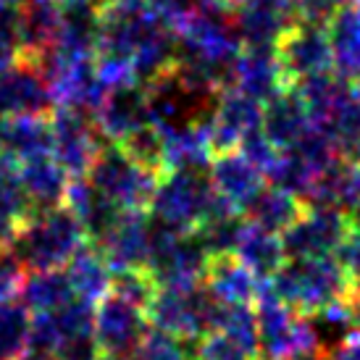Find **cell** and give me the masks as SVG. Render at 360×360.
I'll use <instances>...</instances> for the list:
<instances>
[{"instance_id":"cell-26","label":"cell","mask_w":360,"mask_h":360,"mask_svg":"<svg viewBox=\"0 0 360 360\" xmlns=\"http://www.w3.org/2000/svg\"><path fill=\"white\" fill-rule=\"evenodd\" d=\"M302 210H305V205H302V200L297 195H292V192L266 181L255 192V198L242 208V216L252 226L281 234L287 226H292L297 221V216H300Z\"/></svg>"},{"instance_id":"cell-29","label":"cell","mask_w":360,"mask_h":360,"mask_svg":"<svg viewBox=\"0 0 360 360\" xmlns=\"http://www.w3.org/2000/svg\"><path fill=\"white\" fill-rule=\"evenodd\" d=\"M290 87H295V92L300 95L302 105H305L310 121L316 127H321L329 119L331 113L342 105V101L352 92V84L345 77H340L337 71L313 74V77H305V79L295 82Z\"/></svg>"},{"instance_id":"cell-31","label":"cell","mask_w":360,"mask_h":360,"mask_svg":"<svg viewBox=\"0 0 360 360\" xmlns=\"http://www.w3.org/2000/svg\"><path fill=\"white\" fill-rule=\"evenodd\" d=\"M77 295L71 290V281L66 276V269H45V271H27L21 281L19 300L32 313H48L60 305L74 300Z\"/></svg>"},{"instance_id":"cell-6","label":"cell","mask_w":360,"mask_h":360,"mask_svg":"<svg viewBox=\"0 0 360 360\" xmlns=\"http://www.w3.org/2000/svg\"><path fill=\"white\" fill-rule=\"evenodd\" d=\"M87 179H90L108 200L116 202L119 208L148 210L160 174L137 166L127 153L121 150L119 145L108 142V145L98 153V158L92 160L90 171H87Z\"/></svg>"},{"instance_id":"cell-5","label":"cell","mask_w":360,"mask_h":360,"mask_svg":"<svg viewBox=\"0 0 360 360\" xmlns=\"http://www.w3.org/2000/svg\"><path fill=\"white\" fill-rule=\"evenodd\" d=\"M208 252L192 231H176L153 221L148 274L158 287H198L205 279Z\"/></svg>"},{"instance_id":"cell-39","label":"cell","mask_w":360,"mask_h":360,"mask_svg":"<svg viewBox=\"0 0 360 360\" xmlns=\"http://www.w3.org/2000/svg\"><path fill=\"white\" fill-rule=\"evenodd\" d=\"M237 150L250 160L255 169L263 171V176H266V171L276 163V158H279V153H281L279 148H276V145L266 137V131H263V129L248 131V134L240 140V148H237Z\"/></svg>"},{"instance_id":"cell-22","label":"cell","mask_w":360,"mask_h":360,"mask_svg":"<svg viewBox=\"0 0 360 360\" xmlns=\"http://www.w3.org/2000/svg\"><path fill=\"white\" fill-rule=\"evenodd\" d=\"M326 37L334 53V71L347 82L360 79V6L345 0L326 21Z\"/></svg>"},{"instance_id":"cell-43","label":"cell","mask_w":360,"mask_h":360,"mask_svg":"<svg viewBox=\"0 0 360 360\" xmlns=\"http://www.w3.org/2000/svg\"><path fill=\"white\" fill-rule=\"evenodd\" d=\"M329 358L331 360H360V329L355 331V334H350L337 350H331Z\"/></svg>"},{"instance_id":"cell-46","label":"cell","mask_w":360,"mask_h":360,"mask_svg":"<svg viewBox=\"0 0 360 360\" xmlns=\"http://www.w3.org/2000/svg\"><path fill=\"white\" fill-rule=\"evenodd\" d=\"M58 6H69V3H103V0H56Z\"/></svg>"},{"instance_id":"cell-3","label":"cell","mask_w":360,"mask_h":360,"mask_svg":"<svg viewBox=\"0 0 360 360\" xmlns=\"http://www.w3.org/2000/svg\"><path fill=\"white\" fill-rule=\"evenodd\" d=\"M224 305L213 297L205 284L198 287H158L148 305L153 329L169 331L181 340H200L221 326Z\"/></svg>"},{"instance_id":"cell-44","label":"cell","mask_w":360,"mask_h":360,"mask_svg":"<svg viewBox=\"0 0 360 360\" xmlns=\"http://www.w3.org/2000/svg\"><path fill=\"white\" fill-rule=\"evenodd\" d=\"M16 60H19V48L13 42L0 40V74H6Z\"/></svg>"},{"instance_id":"cell-7","label":"cell","mask_w":360,"mask_h":360,"mask_svg":"<svg viewBox=\"0 0 360 360\" xmlns=\"http://www.w3.org/2000/svg\"><path fill=\"white\" fill-rule=\"evenodd\" d=\"M53 131V158L66 169L69 176H87L92 160L108 145L98 131V124L90 113L71 105L56 103L48 113Z\"/></svg>"},{"instance_id":"cell-18","label":"cell","mask_w":360,"mask_h":360,"mask_svg":"<svg viewBox=\"0 0 360 360\" xmlns=\"http://www.w3.org/2000/svg\"><path fill=\"white\" fill-rule=\"evenodd\" d=\"M234 87L252 95L260 103H266L279 90H284L287 82L281 77L276 45L242 48L234 63Z\"/></svg>"},{"instance_id":"cell-28","label":"cell","mask_w":360,"mask_h":360,"mask_svg":"<svg viewBox=\"0 0 360 360\" xmlns=\"http://www.w3.org/2000/svg\"><path fill=\"white\" fill-rule=\"evenodd\" d=\"M305 319H308L310 329H313L319 350L323 352L337 350L350 334H355L360 329V313L352 295L329 302V305H323L319 310H313Z\"/></svg>"},{"instance_id":"cell-4","label":"cell","mask_w":360,"mask_h":360,"mask_svg":"<svg viewBox=\"0 0 360 360\" xmlns=\"http://www.w3.org/2000/svg\"><path fill=\"white\" fill-rule=\"evenodd\" d=\"M213 195L216 192H213L208 171H163L155 184L148 213L153 221L169 229L195 231Z\"/></svg>"},{"instance_id":"cell-52","label":"cell","mask_w":360,"mask_h":360,"mask_svg":"<svg viewBox=\"0 0 360 360\" xmlns=\"http://www.w3.org/2000/svg\"><path fill=\"white\" fill-rule=\"evenodd\" d=\"M103 3H105V0H103Z\"/></svg>"},{"instance_id":"cell-25","label":"cell","mask_w":360,"mask_h":360,"mask_svg":"<svg viewBox=\"0 0 360 360\" xmlns=\"http://www.w3.org/2000/svg\"><path fill=\"white\" fill-rule=\"evenodd\" d=\"M0 153L8 155L16 166L24 160L51 155L53 131L48 116H11L3 121V145Z\"/></svg>"},{"instance_id":"cell-42","label":"cell","mask_w":360,"mask_h":360,"mask_svg":"<svg viewBox=\"0 0 360 360\" xmlns=\"http://www.w3.org/2000/svg\"><path fill=\"white\" fill-rule=\"evenodd\" d=\"M0 40L19 48V6L0 0Z\"/></svg>"},{"instance_id":"cell-38","label":"cell","mask_w":360,"mask_h":360,"mask_svg":"<svg viewBox=\"0 0 360 360\" xmlns=\"http://www.w3.org/2000/svg\"><path fill=\"white\" fill-rule=\"evenodd\" d=\"M195 360H260L258 350L226 331H210L198 340Z\"/></svg>"},{"instance_id":"cell-30","label":"cell","mask_w":360,"mask_h":360,"mask_svg":"<svg viewBox=\"0 0 360 360\" xmlns=\"http://www.w3.org/2000/svg\"><path fill=\"white\" fill-rule=\"evenodd\" d=\"M234 255H237L258 279H271V276L284 266V260H287V252H284V245H281V234L266 231V229H260V226H252V224L245 226Z\"/></svg>"},{"instance_id":"cell-24","label":"cell","mask_w":360,"mask_h":360,"mask_svg":"<svg viewBox=\"0 0 360 360\" xmlns=\"http://www.w3.org/2000/svg\"><path fill=\"white\" fill-rule=\"evenodd\" d=\"M245 226H248V221L242 216V210L237 205H231L229 200L213 195L205 216L192 234L200 240L208 255H229L237 250Z\"/></svg>"},{"instance_id":"cell-20","label":"cell","mask_w":360,"mask_h":360,"mask_svg":"<svg viewBox=\"0 0 360 360\" xmlns=\"http://www.w3.org/2000/svg\"><path fill=\"white\" fill-rule=\"evenodd\" d=\"M310 124L313 121H310L308 110L302 105L300 95L295 92V87H284L263 103L260 129L266 131V137L279 150H290L292 145L310 129Z\"/></svg>"},{"instance_id":"cell-32","label":"cell","mask_w":360,"mask_h":360,"mask_svg":"<svg viewBox=\"0 0 360 360\" xmlns=\"http://www.w3.org/2000/svg\"><path fill=\"white\" fill-rule=\"evenodd\" d=\"M321 129L331 137L340 158L360 163V95L355 92V87L342 101L340 108L321 124Z\"/></svg>"},{"instance_id":"cell-12","label":"cell","mask_w":360,"mask_h":360,"mask_svg":"<svg viewBox=\"0 0 360 360\" xmlns=\"http://www.w3.org/2000/svg\"><path fill=\"white\" fill-rule=\"evenodd\" d=\"M263 103L252 95L226 87L216 98V110L208 124V142L213 153H229L240 148V140L252 129H260Z\"/></svg>"},{"instance_id":"cell-15","label":"cell","mask_w":360,"mask_h":360,"mask_svg":"<svg viewBox=\"0 0 360 360\" xmlns=\"http://www.w3.org/2000/svg\"><path fill=\"white\" fill-rule=\"evenodd\" d=\"M98 131L105 142L119 145L124 137H129L134 129L150 124V108H148V90L140 82L121 84L108 90L103 105L95 113Z\"/></svg>"},{"instance_id":"cell-9","label":"cell","mask_w":360,"mask_h":360,"mask_svg":"<svg viewBox=\"0 0 360 360\" xmlns=\"http://www.w3.org/2000/svg\"><path fill=\"white\" fill-rule=\"evenodd\" d=\"M92 331L103 360H131L150 331V321L142 308L116 295H105L101 302H95Z\"/></svg>"},{"instance_id":"cell-48","label":"cell","mask_w":360,"mask_h":360,"mask_svg":"<svg viewBox=\"0 0 360 360\" xmlns=\"http://www.w3.org/2000/svg\"><path fill=\"white\" fill-rule=\"evenodd\" d=\"M3 3H13V6H21L24 0H3Z\"/></svg>"},{"instance_id":"cell-41","label":"cell","mask_w":360,"mask_h":360,"mask_svg":"<svg viewBox=\"0 0 360 360\" xmlns=\"http://www.w3.org/2000/svg\"><path fill=\"white\" fill-rule=\"evenodd\" d=\"M345 0H297V11H300V21L305 24H319L326 27V21L334 16V11L340 8Z\"/></svg>"},{"instance_id":"cell-51","label":"cell","mask_w":360,"mask_h":360,"mask_svg":"<svg viewBox=\"0 0 360 360\" xmlns=\"http://www.w3.org/2000/svg\"><path fill=\"white\" fill-rule=\"evenodd\" d=\"M350 3H358V6H360V0H350Z\"/></svg>"},{"instance_id":"cell-1","label":"cell","mask_w":360,"mask_h":360,"mask_svg":"<svg viewBox=\"0 0 360 360\" xmlns=\"http://www.w3.org/2000/svg\"><path fill=\"white\" fill-rule=\"evenodd\" d=\"M87 242L77 216L66 205L32 210L13 234L8 248L24 271L63 269L74 252Z\"/></svg>"},{"instance_id":"cell-47","label":"cell","mask_w":360,"mask_h":360,"mask_svg":"<svg viewBox=\"0 0 360 360\" xmlns=\"http://www.w3.org/2000/svg\"><path fill=\"white\" fill-rule=\"evenodd\" d=\"M216 3H221V6H229V8H237V6H242L245 0H216Z\"/></svg>"},{"instance_id":"cell-40","label":"cell","mask_w":360,"mask_h":360,"mask_svg":"<svg viewBox=\"0 0 360 360\" xmlns=\"http://www.w3.org/2000/svg\"><path fill=\"white\" fill-rule=\"evenodd\" d=\"M27 271L19 266V260L11 255L8 248L0 245V302L16 300Z\"/></svg>"},{"instance_id":"cell-10","label":"cell","mask_w":360,"mask_h":360,"mask_svg":"<svg viewBox=\"0 0 360 360\" xmlns=\"http://www.w3.org/2000/svg\"><path fill=\"white\" fill-rule=\"evenodd\" d=\"M276 58H279V69L287 87L313 74L334 71V53L326 37V27L305 24V21L295 24L276 42Z\"/></svg>"},{"instance_id":"cell-17","label":"cell","mask_w":360,"mask_h":360,"mask_svg":"<svg viewBox=\"0 0 360 360\" xmlns=\"http://www.w3.org/2000/svg\"><path fill=\"white\" fill-rule=\"evenodd\" d=\"M63 205L77 216V221L87 234V242H92V245H98L108 234L110 226L119 221L121 210H124L113 200H108L87 176H71Z\"/></svg>"},{"instance_id":"cell-50","label":"cell","mask_w":360,"mask_h":360,"mask_svg":"<svg viewBox=\"0 0 360 360\" xmlns=\"http://www.w3.org/2000/svg\"><path fill=\"white\" fill-rule=\"evenodd\" d=\"M355 305H358V313H360V297H355Z\"/></svg>"},{"instance_id":"cell-16","label":"cell","mask_w":360,"mask_h":360,"mask_svg":"<svg viewBox=\"0 0 360 360\" xmlns=\"http://www.w3.org/2000/svg\"><path fill=\"white\" fill-rule=\"evenodd\" d=\"M208 176L210 184H213V192L224 200H229L231 205H237L240 210L266 184L263 171L255 169L240 150L213 153V158L208 163Z\"/></svg>"},{"instance_id":"cell-35","label":"cell","mask_w":360,"mask_h":360,"mask_svg":"<svg viewBox=\"0 0 360 360\" xmlns=\"http://www.w3.org/2000/svg\"><path fill=\"white\" fill-rule=\"evenodd\" d=\"M119 148L142 169L155 171V174L166 171V142H163V131L155 124H145L140 129H134L129 137L119 142Z\"/></svg>"},{"instance_id":"cell-8","label":"cell","mask_w":360,"mask_h":360,"mask_svg":"<svg viewBox=\"0 0 360 360\" xmlns=\"http://www.w3.org/2000/svg\"><path fill=\"white\" fill-rule=\"evenodd\" d=\"M350 229L352 221L342 208L305 205L297 221L281 231V245L287 258H326L340 250Z\"/></svg>"},{"instance_id":"cell-49","label":"cell","mask_w":360,"mask_h":360,"mask_svg":"<svg viewBox=\"0 0 360 360\" xmlns=\"http://www.w3.org/2000/svg\"><path fill=\"white\" fill-rule=\"evenodd\" d=\"M3 121L6 119H0V145H3Z\"/></svg>"},{"instance_id":"cell-27","label":"cell","mask_w":360,"mask_h":360,"mask_svg":"<svg viewBox=\"0 0 360 360\" xmlns=\"http://www.w3.org/2000/svg\"><path fill=\"white\" fill-rule=\"evenodd\" d=\"M63 269H66V276L71 281V290L79 300L95 305L110 292V274L113 271L92 242H84Z\"/></svg>"},{"instance_id":"cell-2","label":"cell","mask_w":360,"mask_h":360,"mask_svg":"<svg viewBox=\"0 0 360 360\" xmlns=\"http://www.w3.org/2000/svg\"><path fill=\"white\" fill-rule=\"evenodd\" d=\"M269 281V287L292 310L308 316L334 300L350 295V276L334 255L326 258H287Z\"/></svg>"},{"instance_id":"cell-34","label":"cell","mask_w":360,"mask_h":360,"mask_svg":"<svg viewBox=\"0 0 360 360\" xmlns=\"http://www.w3.org/2000/svg\"><path fill=\"white\" fill-rule=\"evenodd\" d=\"M32 310L21 300L0 302V360H16L27 347Z\"/></svg>"},{"instance_id":"cell-23","label":"cell","mask_w":360,"mask_h":360,"mask_svg":"<svg viewBox=\"0 0 360 360\" xmlns=\"http://www.w3.org/2000/svg\"><path fill=\"white\" fill-rule=\"evenodd\" d=\"M19 181L27 200L32 202V210H42L63 205L71 176L53 155H40L19 163Z\"/></svg>"},{"instance_id":"cell-14","label":"cell","mask_w":360,"mask_h":360,"mask_svg":"<svg viewBox=\"0 0 360 360\" xmlns=\"http://www.w3.org/2000/svg\"><path fill=\"white\" fill-rule=\"evenodd\" d=\"M295 24H300L297 0H245L234 8V30L242 48L276 45Z\"/></svg>"},{"instance_id":"cell-11","label":"cell","mask_w":360,"mask_h":360,"mask_svg":"<svg viewBox=\"0 0 360 360\" xmlns=\"http://www.w3.org/2000/svg\"><path fill=\"white\" fill-rule=\"evenodd\" d=\"M53 105L51 84L37 63L19 58L6 74H0V119L48 116Z\"/></svg>"},{"instance_id":"cell-19","label":"cell","mask_w":360,"mask_h":360,"mask_svg":"<svg viewBox=\"0 0 360 360\" xmlns=\"http://www.w3.org/2000/svg\"><path fill=\"white\" fill-rule=\"evenodd\" d=\"M60 30V6L56 0H24L19 6V58L40 63Z\"/></svg>"},{"instance_id":"cell-45","label":"cell","mask_w":360,"mask_h":360,"mask_svg":"<svg viewBox=\"0 0 360 360\" xmlns=\"http://www.w3.org/2000/svg\"><path fill=\"white\" fill-rule=\"evenodd\" d=\"M295 360H331V358H329V352H323V350H310V352H305V355H300V358H295Z\"/></svg>"},{"instance_id":"cell-37","label":"cell","mask_w":360,"mask_h":360,"mask_svg":"<svg viewBox=\"0 0 360 360\" xmlns=\"http://www.w3.org/2000/svg\"><path fill=\"white\" fill-rule=\"evenodd\" d=\"M155 290H158V284L153 281L148 269H121L110 274L108 295H116V297L131 302V305H137L142 310H148Z\"/></svg>"},{"instance_id":"cell-36","label":"cell","mask_w":360,"mask_h":360,"mask_svg":"<svg viewBox=\"0 0 360 360\" xmlns=\"http://www.w3.org/2000/svg\"><path fill=\"white\" fill-rule=\"evenodd\" d=\"M313 179H316V171L310 169L295 150H281L276 163L266 171V181L269 184H276L281 190L297 195L300 200L302 195L308 192L310 184H313Z\"/></svg>"},{"instance_id":"cell-33","label":"cell","mask_w":360,"mask_h":360,"mask_svg":"<svg viewBox=\"0 0 360 360\" xmlns=\"http://www.w3.org/2000/svg\"><path fill=\"white\" fill-rule=\"evenodd\" d=\"M32 213V202L21 190L19 166H11L0 174V245H8L19 226Z\"/></svg>"},{"instance_id":"cell-13","label":"cell","mask_w":360,"mask_h":360,"mask_svg":"<svg viewBox=\"0 0 360 360\" xmlns=\"http://www.w3.org/2000/svg\"><path fill=\"white\" fill-rule=\"evenodd\" d=\"M110 271L145 269L153 248V219L148 210H121L119 221L98 245Z\"/></svg>"},{"instance_id":"cell-21","label":"cell","mask_w":360,"mask_h":360,"mask_svg":"<svg viewBox=\"0 0 360 360\" xmlns=\"http://www.w3.org/2000/svg\"><path fill=\"white\" fill-rule=\"evenodd\" d=\"M202 284L213 297H219L226 305H252L258 297L260 279L234 252H229L210 255Z\"/></svg>"}]
</instances>
